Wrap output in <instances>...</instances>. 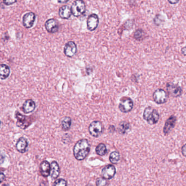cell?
I'll return each mask as SVG.
<instances>
[{"label": "cell", "mask_w": 186, "mask_h": 186, "mask_svg": "<svg viewBox=\"0 0 186 186\" xmlns=\"http://www.w3.org/2000/svg\"><path fill=\"white\" fill-rule=\"evenodd\" d=\"M96 154L99 156H104L108 153V149L104 143H100L96 146L95 149Z\"/></svg>", "instance_id": "603a6c76"}, {"label": "cell", "mask_w": 186, "mask_h": 186, "mask_svg": "<svg viewBox=\"0 0 186 186\" xmlns=\"http://www.w3.org/2000/svg\"><path fill=\"white\" fill-rule=\"evenodd\" d=\"M121 158L120 153L118 151H113L109 156V161L113 164H117L119 163Z\"/></svg>", "instance_id": "cb8c5ba5"}, {"label": "cell", "mask_w": 186, "mask_h": 186, "mask_svg": "<svg viewBox=\"0 0 186 186\" xmlns=\"http://www.w3.org/2000/svg\"><path fill=\"white\" fill-rule=\"evenodd\" d=\"M145 33L142 29H138L135 31L134 33V38L137 41H140L144 38Z\"/></svg>", "instance_id": "d4e9b609"}, {"label": "cell", "mask_w": 186, "mask_h": 186, "mask_svg": "<svg viewBox=\"0 0 186 186\" xmlns=\"http://www.w3.org/2000/svg\"><path fill=\"white\" fill-rule=\"evenodd\" d=\"M45 28L49 33H55L58 32L60 28L59 21L56 19L51 18L47 20L45 22Z\"/></svg>", "instance_id": "ba28073f"}, {"label": "cell", "mask_w": 186, "mask_h": 186, "mask_svg": "<svg viewBox=\"0 0 186 186\" xmlns=\"http://www.w3.org/2000/svg\"><path fill=\"white\" fill-rule=\"evenodd\" d=\"M91 151V145L88 140H79L74 146L73 155L74 158L79 161H83L88 156Z\"/></svg>", "instance_id": "6da1fadb"}, {"label": "cell", "mask_w": 186, "mask_h": 186, "mask_svg": "<svg viewBox=\"0 0 186 186\" xmlns=\"http://www.w3.org/2000/svg\"><path fill=\"white\" fill-rule=\"evenodd\" d=\"M134 107L133 100L129 97L122 98L120 100L118 109L121 112L128 113L131 111Z\"/></svg>", "instance_id": "5b68a950"}, {"label": "cell", "mask_w": 186, "mask_h": 186, "mask_svg": "<svg viewBox=\"0 0 186 186\" xmlns=\"http://www.w3.org/2000/svg\"><path fill=\"white\" fill-rule=\"evenodd\" d=\"M17 2V0H3V2L6 6H11Z\"/></svg>", "instance_id": "f1b7e54d"}, {"label": "cell", "mask_w": 186, "mask_h": 186, "mask_svg": "<svg viewBox=\"0 0 186 186\" xmlns=\"http://www.w3.org/2000/svg\"><path fill=\"white\" fill-rule=\"evenodd\" d=\"M29 147V142L24 137H20L17 140L15 145V148L20 153H25L27 152Z\"/></svg>", "instance_id": "9a60e30c"}, {"label": "cell", "mask_w": 186, "mask_h": 186, "mask_svg": "<svg viewBox=\"0 0 186 186\" xmlns=\"http://www.w3.org/2000/svg\"><path fill=\"white\" fill-rule=\"evenodd\" d=\"M166 88L168 95L175 98L180 97L182 94V89L181 87L176 84L172 83H167Z\"/></svg>", "instance_id": "30bf717a"}, {"label": "cell", "mask_w": 186, "mask_h": 186, "mask_svg": "<svg viewBox=\"0 0 186 186\" xmlns=\"http://www.w3.org/2000/svg\"><path fill=\"white\" fill-rule=\"evenodd\" d=\"M143 118L149 125H154L158 122L160 115L157 110L152 107H147L145 108L143 113Z\"/></svg>", "instance_id": "7a4b0ae2"}, {"label": "cell", "mask_w": 186, "mask_h": 186, "mask_svg": "<svg viewBox=\"0 0 186 186\" xmlns=\"http://www.w3.org/2000/svg\"><path fill=\"white\" fill-rule=\"evenodd\" d=\"M152 97L154 102L158 104H163L166 103L168 99L167 92L162 88H158L155 90Z\"/></svg>", "instance_id": "8992f818"}, {"label": "cell", "mask_w": 186, "mask_h": 186, "mask_svg": "<svg viewBox=\"0 0 186 186\" xmlns=\"http://www.w3.org/2000/svg\"><path fill=\"white\" fill-rule=\"evenodd\" d=\"M72 15L75 17H79L86 11V4L83 0H76L71 6Z\"/></svg>", "instance_id": "3957f363"}, {"label": "cell", "mask_w": 186, "mask_h": 186, "mask_svg": "<svg viewBox=\"0 0 186 186\" xmlns=\"http://www.w3.org/2000/svg\"><path fill=\"white\" fill-rule=\"evenodd\" d=\"M51 169H50V176L52 179H57L59 177L60 175V168L59 164L56 161H54L51 163Z\"/></svg>", "instance_id": "d6986e66"}, {"label": "cell", "mask_w": 186, "mask_h": 186, "mask_svg": "<svg viewBox=\"0 0 186 186\" xmlns=\"http://www.w3.org/2000/svg\"><path fill=\"white\" fill-rule=\"evenodd\" d=\"M60 17L63 19H69L72 15L71 8L67 5H64L60 8L59 11Z\"/></svg>", "instance_id": "ac0fdd59"}, {"label": "cell", "mask_w": 186, "mask_h": 186, "mask_svg": "<svg viewBox=\"0 0 186 186\" xmlns=\"http://www.w3.org/2000/svg\"><path fill=\"white\" fill-rule=\"evenodd\" d=\"M131 127L129 122L126 121H122L119 123L118 131L120 134L125 135L130 132Z\"/></svg>", "instance_id": "ffe728a7"}, {"label": "cell", "mask_w": 186, "mask_h": 186, "mask_svg": "<svg viewBox=\"0 0 186 186\" xmlns=\"http://www.w3.org/2000/svg\"><path fill=\"white\" fill-rule=\"evenodd\" d=\"M116 173V169L113 164H108L103 168L101 171V176L104 179L110 180L113 179Z\"/></svg>", "instance_id": "52a82bcc"}, {"label": "cell", "mask_w": 186, "mask_h": 186, "mask_svg": "<svg viewBox=\"0 0 186 186\" xmlns=\"http://www.w3.org/2000/svg\"><path fill=\"white\" fill-rule=\"evenodd\" d=\"M50 169L51 164L47 161H43L39 165V172L44 177H47L50 175Z\"/></svg>", "instance_id": "e0dca14e"}, {"label": "cell", "mask_w": 186, "mask_h": 186, "mask_svg": "<svg viewBox=\"0 0 186 186\" xmlns=\"http://www.w3.org/2000/svg\"><path fill=\"white\" fill-rule=\"evenodd\" d=\"M181 153L184 157H186V144L184 145L181 148Z\"/></svg>", "instance_id": "f546056e"}, {"label": "cell", "mask_w": 186, "mask_h": 186, "mask_svg": "<svg viewBox=\"0 0 186 186\" xmlns=\"http://www.w3.org/2000/svg\"><path fill=\"white\" fill-rule=\"evenodd\" d=\"M0 78L1 80H5L7 79L10 74V67L6 64H1L0 68Z\"/></svg>", "instance_id": "44dd1931"}, {"label": "cell", "mask_w": 186, "mask_h": 186, "mask_svg": "<svg viewBox=\"0 0 186 186\" xmlns=\"http://www.w3.org/2000/svg\"><path fill=\"white\" fill-rule=\"evenodd\" d=\"M164 20L163 17L161 14H157L153 19V22L154 25H156L157 26H159L164 22Z\"/></svg>", "instance_id": "484cf974"}, {"label": "cell", "mask_w": 186, "mask_h": 186, "mask_svg": "<svg viewBox=\"0 0 186 186\" xmlns=\"http://www.w3.org/2000/svg\"><path fill=\"white\" fill-rule=\"evenodd\" d=\"M0 177H0V182H1V183H2L3 181H4L6 180V175L3 172H1V176Z\"/></svg>", "instance_id": "1f68e13d"}, {"label": "cell", "mask_w": 186, "mask_h": 186, "mask_svg": "<svg viewBox=\"0 0 186 186\" xmlns=\"http://www.w3.org/2000/svg\"><path fill=\"white\" fill-rule=\"evenodd\" d=\"M15 118L17 120V126L18 127H19L20 128L22 129V130H25V129L27 128L31 123L29 122V120L27 121V118H27L24 115L21 114L19 111H16Z\"/></svg>", "instance_id": "5bb4252c"}, {"label": "cell", "mask_w": 186, "mask_h": 186, "mask_svg": "<svg viewBox=\"0 0 186 186\" xmlns=\"http://www.w3.org/2000/svg\"><path fill=\"white\" fill-rule=\"evenodd\" d=\"M54 186H67V181L66 180L64 179H57L54 182Z\"/></svg>", "instance_id": "83f0119b"}, {"label": "cell", "mask_w": 186, "mask_h": 186, "mask_svg": "<svg viewBox=\"0 0 186 186\" xmlns=\"http://www.w3.org/2000/svg\"><path fill=\"white\" fill-rule=\"evenodd\" d=\"M77 50L78 49L76 43L73 41L67 42L64 47V54L69 58L74 56L76 55Z\"/></svg>", "instance_id": "7c38bea8"}, {"label": "cell", "mask_w": 186, "mask_h": 186, "mask_svg": "<svg viewBox=\"0 0 186 186\" xmlns=\"http://www.w3.org/2000/svg\"><path fill=\"white\" fill-rule=\"evenodd\" d=\"M72 123V120L71 118L68 116H65L62 120L61 123L62 130L64 132L68 131L71 128Z\"/></svg>", "instance_id": "7402d4cb"}, {"label": "cell", "mask_w": 186, "mask_h": 186, "mask_svg": "<svg viewBox=\"0 0 186 186\" xmlns=\"http://www.w3.org/2000/svg\"><path fill=\"white\" fill-rule=\"evenodd\" d=\"M108 184H109L107 181V180L104 179L102 177H98L96 179V181H95V184H96V186H106V185H108Z\"/></svg>", "instance_id": "4316f807"}, {"label": "cell", "mask_w": 186, "mask_h": 186, "mask_svg": "<svg viewBox=\"0 0 186 186\" xmlns=\"http://www.w3.org/2000/svg\"><path fill=\"white\" fill-rule=\"evenodd\" d=\"M36 104L34 100L32 99H28L25 100L24 103H23L21 109L25 114H29L33 112L36 109Z\"/></svg>", "instance_id": "2e32d148"}, {"label": "cell", "mask_w": 186, "mask_h": 186, "mask_svg": "<svg viewBox=\"0 0 186 186\" xmlns=\"http://www.w3.org/2000/svg\"><path fill=\"white\" fill-rule=\"evenodd\" d=\"M36 19L34 13L30 12L25 14L22 17V25L26 29H30L33 27Z\"/></svg>", "instance_id": "8fae6325"}, {"label": "cell", "mask_w": 186, "mask_h": 186, "mask_svg": "<svg viewBox=\"0 0 186 186\" xmlns=\"http://www.w3.org/2000/svg\"><path fill=\"white\" fill-rule=\"evenodd\" d=\"M170 4L171 5H176L177 3H179L180 0H168Z\"/></svg>", "instance_id": "4dcf8cb0"}, {"label": "cell", "mask_w": 186, "mask_h": 186, "mask_svg": "<svg viewBox=\"0 0 186 186\" xmlns=\"http://www.w3.org/2000/svg\"><path fill=\"white\" fill-rule=\"evenodd\" d=\"M177 118L175 115H172L167 119L163 127V132L165 135H168L174 129L176 123Z\"/></svg>", "instance_id": "4fadbf2b"}, {"label": "cell", "mask_w": 186, "mask_h": 186, "mask_svg": "<svg viewBox=\"0 0 186 186\" xmlns=\"http://www.w3.org/2000/svg\"><path fill=\"white\" fill-rule=\"evenodd\" d=\"M181 52L182 55H184V56H186V47H184L182 48L181 50Z\"/></svg>", "instance_id": "836d02e7"}, {"label": "cell", "mask_w": 186, "mask_h": 186, "mask_svg": "<svg viewBox=\"0 0 186 186\" xmlns=\"http://www.w3.org/2000/svg\"><path fill=\"white\" fill-rule=\"evenodd\" d=\"M57 2L60 4H65L68 2L69 0H57Z\"/></svg>", "instance_id": "d6a6232c"}, {"label": "cell", "mask_w": 186, "mask_h": 186, "mask_svg": "<svg viewBox=\"0 0 186 186\" xmlns=\"http://www.w3.org/2000/svg\"><path fill=\"white\" fill-rule=\"evenodd\" d=\"M99 24V19L98 15L95 13H92L90 15L86 21L87 28L89 31H93L97 27Z\"/></svg>", "instance_id": "9c48e42d"}, {"label": "cell", "mask_w": 186, "mask_h": 186, "mask_svg": "<svg viewBox=\"0 0 186 186\" xmlns=\"http://www.w3.org/2000/svg\"><path fill=\"white\" fill-rule=\"evenodd\" d=\"M104 126L99 121H93L88 126V132L93 137L98 138L103 134Z\"/></svg>", "instance_id": "277c9868"}]
</instances>
